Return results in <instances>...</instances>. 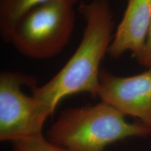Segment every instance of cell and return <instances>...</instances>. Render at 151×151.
<instances>
[{"mask_svg": "<svg viewBox=\"0 0 151 151\" xmlns=\"http://www.w3.org/2000/svg\"><path fill=\"white\" fill-rule=\"evenodd\" d=\"M78 11L86 22L83 35L74 53L48 82L32 88V95L54 113L64 98L81 92L97 97L100 65L113 40V16L107 0L81 3Z\"/></svg>", "mask_w": 151, "mask_h": 151, "instance_id": "cell-1", "label": "cell"}, {"mask_svg": "<svg viewBox=\"0 0 151 151\" xmlns=\"http://www.w3.org/2000/svg\"><path fill=\"white\" fill-rule=\"evenodd\" d=\"M103 101L64 110L47 132V139L71 151H106L111 143L129 137H146L151 130Z\"/></svg>", "mask_w": 151, "mask_h": 151, "instance_id": "cell-2", "label": "cell"}, {"mask_svg": "<svg viewBox=\"0 0 151 151\" xmlns=\"http://www.w3.org/2000/svg\"><path fill=\"white\" fill-rule=\"evenodd\" d=\"M79 0H50L24 14L15 24L9 43L19 52L36 60L60 54L72 35L74 6Z\"/></svg>", "mask_w": 151, "mask_h": 151, "instance_id": "cell-3", "label": "cell"}, {"mask_svg": "<svg viewBox=\"0 0 151 151\" xmlns=\"http://www.w3.org/2000/svg\"><path fill=\"white\" fill-rule=\"evenodd\" d=\"M22 86H36L35 79L21 72L0 74V140L11 143L40 137L46 119L53 114L44 102L28 96Z\"/></svg>", "mask_w": 151, "mask_h": 151, "instance_id": "cell-4", "label": "cell"}, {"mask_svg": "<svg viewBox=\"0 0 151 151\" xmlns=\"http://www.w3.org/2000/svg\"><path fill=\"white\" fill-rule=\"evenodd\" d=\"M97 97L124 116L138 118L151 130V68L129 77L101 69Z\"/></svg>", "mask_w": 151, "mask_h": 151, "instance_id": "cell-5", "label": "cell"}, {"mask_svg": "<svg viewBox=\"0 0 151 151\" xmlns=\"http://www.w3.org/2000/svg\"><path fill=\"white\" fill-rule=\"evenodd\" d=\"M150 27L151 0H128L108 54L113 58H118L129 50L139 61L146 46Z\"/></svg>", "mask_w": 151, "mask_h": 151, "instance_id": "cell-6", "label": "cell"}, {"mask_svg": "<svg viewBox=\"0 0 151 151\" xmlns=\"http://www.w3.org/2000/svg\"><path fill=\"white\" fill-rule=\"evenodd\" d=\"M50 0H1L0 32L2 39L9 41L15 24L26 13Z\"/></svg>", "mask_w": 151, "mask_h": 151, "instance_id": "cell-7", "label": "cell"}, {"mask_svg": "<svg viewBox=\"0 0 151 151\" xmlns=\"http://www.w3.org/2000/svg\"><path fill=\"white\" fill-rule=\"evenodd\" d=\"M13 143L12 151H71L54 144L43 135L16 141Z\"/></svg>", "mask_w": 151, "mask_h": 151, "instance_id": "cell-8", "label": "cell"}, {"mask_svg": "<svg viewBox=\"0 0 151 151\" xmlns=\"http://www.w3.org/2000/svg\"><path fill=\"white\" fill-rule=\"evenodd\" d=\"M143 67L151 68V27L147 39L146 46L141 59L138 61Z\"/></svg>", "mask_w": 151, "mask_h": 151, "instance_id": "cell-9", "label": "cell"}]
</instances>
